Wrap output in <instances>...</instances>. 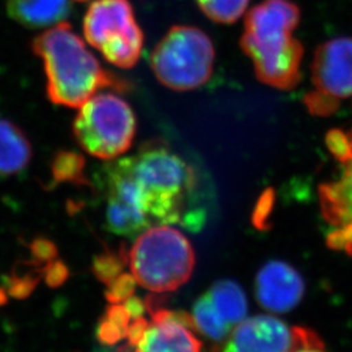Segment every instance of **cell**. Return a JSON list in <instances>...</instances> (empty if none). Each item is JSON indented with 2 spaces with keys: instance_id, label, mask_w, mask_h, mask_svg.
Listing matches in <instances>:
<instances>
[{
  "instance_id": "obj_2",
  "label": "cell",
  "mask_w": 352,
  "mask_h": 352,
  "mask_svg": "<svg viewBox=\"0 0 352 352\" xmlns=\"http://www.w3.org/2000/svg\"><path fill=\"white\" fill-rule=\"evenodd\" d=\"M42 60L47 97L54 104L80 109L102 89L126 91L129 85L104 69L85 42L67 23L51 26L32 45Z\"/></svg>"
},
{
  "instance_id": "obj_15",
  "label": "cell",
  "mask_w": 352,
  "mask_h": 352,
  "mask_svg": "<svg viewBox=\"0 0 352 352\" xmlns=\"http://www.w3.org/2000/svg\"><path fill=\"white\" fill-rule=\"evenodd\" d=\"M208 295L210 296L214 307L231 327L238 325L247 317V296L236 282L231 279H221L210 287Z\"/></svg>"
},
{
  "instance_id": "obj_16",
  "label": "cell",
  "mask_w": 352,
  "mask_h": 352,
  "mask_svg": "<svg viewBox=\"0 0 352 352\" xmlns=\"http://www.w3.org/2000/svg\"><path fill=\"white\" fill-rule=\"evenodd\" d=\"M190 317L193 327L204 337L213 342H223L232 329L214 307L208 292L195 302Z\"/></svg>"
},
{
  "instance_id": "obj_24",
  "label": "cell",
  "mask_w": 352,
  "mask_h": 352,
  "mask_svg": "<svg viewBox=\"0 0 352 352\" xmlns=\"http://www.w3.org/2000/svg\"><path fill=\"white\" fill-rule=\"evenodd\" d=\"M291 352H327L325 351V344L321 340V337L316 333L315 336L305 343L298 346L295 350Z\"/></svg>"
},
{
  "instance_id": "obj_4",
  "label": "cell",
  "mask_w": 352,
  "mask_h": 352,
  "mask_svg": "<svg viewBox=\"0 0 352 352\" xmlns=\"http://www.w3.org/2000/svg\"><path fill=\"white\" fill-rule=\"evenodd\" d=\"M128 263L138 285L164 294L188 282L196 254L190 241L179 230L162 225L141 232L128 253Z\"/></svg>"
},
{
  "instance_id": "obj_6",
  "label": "cell",
  "mask_w": 352,
  "mask_h": 352,
  "mask_svg": "<svg viewBox=\"0 0 352 352\" xmlns=\"http://www.w3.org/2000/svg\"><path fill=\"white\" fill-rule=\"evenodd\" d=\"M72 128L84 151L113 161L131 149L136 136V116L118 94L97 93L80 107Z\"/></svg>"
},
{
  "instance_id": "obj_25",
  "label": "cell",
  "mask_w": 352,
  "mask_h": 352,
  "mask_svg": "<svg viewBox=\"0 0 352 352\" xmlns=\"http://www.w3.org/2000/svg\"><path fill=\"white\" fill-rule=\"evenodd\" d=\"M75 1H88V0H75Z\"/></svg>"
},
{
  "instance_id": "obj_21",
  "label": "cell",
  "mask_w": 352,
  "mask_h": 352,
  "mask_svg": "<svg viewBox=\"0 0 352 352\" xmlns=\"http://www.w3.org/2000/svg\"><path fill=\"white\" fill-rule=\"evenodd\" d=\"M136 279L132 274L122 273L119 277L115 278L107 286L106 299L110 304H122L133 296L136 289Z\"/></svg>"
},
{
  "instance_id": "obj_17",
  "label": "cell",
  "mask_w": 352,
  "mask_h": 352,
  "mask_svg": "<svg viewBox=\"0 0 352 352\" xmlns=\"http://www.w3.org/2000/svg\"><path fill=\"white\" fill-rule=\"evenodd\" d=\"M132 321L133 318L124 304H111L100 320L97 338L106 346H113L122 340H126Z\"/></svg>"
},
{
  "instance_id": "obj_8",
  "label": "cell",
  "mask_w": 352,
  "mask_h": 352,
  "mask_svg": "<svg viewBox=\"0 0 352 352\" xmlns=\"http://www.w3.org/2000/svg\"><path fill=\"white\" fill-rule=\"evenodd\" d=\"M89 45L118 68H133L144 49L141 30L129 0H96L84 17Z\"/></svg>"
},
{
  "instance_id": "obj_5",
  "label": "cell",
  "mask_w": 352,
  "mask_h": 352,
  "mask_svg": "<svg viewBox=\"0 0 352 352\" xmlns=\"http://www.w3.org/2000/svg\"><path fill=\"white\" fill-rule=\"evenodd\" d=\"M215 62L213 42L201 29L173 26L151 52V65L166 88L188 91L212 77Z\"/></svg>"
},
{
  "instance_id": "obj_9",
  "label": "cell",
  "mask_w": 352,
  "mask_h": 352,
  "mask_svg": "<svg viewBox=\"0 0 352 352\" xmlns=\"http://www.w3.org/2000/svg\"><path fill=\"white\" fill-rule=\"evenodd\" d=\"M352 97V38L329 39L315 51L312 88L302 98L307 111L318 118L337 113Z\"/></svg>"
},
{
  "instance_id": "obj_20",
  "label": "cell",
  "mask_w": 352,
  "mask_h": 352,
  "mask_svg": "<svg viewBox=\"0 0 352 352\" xmlns=\"http://www.w3.org/2000/svg\"><path fill=\"white\" fill-rule=\"evenodd\" d=\"M128 263V254L106 252L100 256H96L93 260V273L94 276L109 286L113 279L123 273V269Z\"/></svg>"
},
{
  "instance_id": "obj_11",
  "label": "cell",
  "mask_w": 352,
  "mask_h": 352,
  "mask_svg": "<svg viewBox=\"0 0 352 352\" xmlns=\"http://www.w3.org/2000/svg\"><path fill=\"white\" fill-rule=\"evenodd\" d=\"M151 321L135 352H202V342L193 333L192 317L164 308H148Z\"/></svg>"
},
{
  "instance_id": "obj_19",
  "label": "cell",
  "mask_w": 352,
  "mask_h": 352,
  "mask_svg": "<svg viewBox=\"0 0 352 352\" xmlns=\"http://www.w3.org/2000/svg\"><path fill=\"white\" fill-rule=\"evenodd\" d=\"M202 13L218 24H234L248 8L250 0H196Z\"/></svg>"
},
{
  "instance_id": "obj_13",
  "label": "cell",
  "mask_w": 352,
  "mask_h": 352,
  "mask_svg": "<svg viewBox=\"0 0 352 352\" xmlns=\"http://www.w3.org/2000/svg\"><path fill=\"white\" fill-rule=\"evenodd\" d=\"M69 11V0H7L8 16L30 29L56 25L67 19Z\"/></svg>"
},
{
  "instance_id": "obj_10",
  "label": "cell",
  "mask_w": 352,
  "mask_h": 352,
  "mask_svg": "<svg viewBox=\"0 0 352 352\" xmlns=\"http://www.w3.org/2000/svg\"><path fill=\"white\" fill-rule=\"evenodd\" d=\"M315 330L291 327L274 316L245 317L219 347V352H291L315 336Z\"/></svg>"
},
{
  "instance_id": "obj_18",
  "label": "cell",
  "mask_w": 352,
  "mask_h": 352,
  "mask_svg": "<svg viewBox=\"0 0 352 352\" xmlns=\"http://www.w3.org/2000/svg\"><path fill=\"white\" fill-rule=\"evenodd\" d=\"M85 161L76 151H59L51 162V175L54 183L85 184Z\"/></svg>"
},
{
  "instance_id": "obj_23",
  "label": "cell",
  "mask_w": 352,
  "mask_h": 352,
  "mask_svg": "<svg viewBox=\"0 0 352 352\" xmlns=\"http://www.w3.org/2000/svg\"><path fill=\"white\" fill-rule=\"evenodd\" d=\"M32 253L39 264L51 263L56 257L55 245L47 239H36L32 243Z\"/></svg>"
},
{
  "instance_id": "obj_1",
  "label": "cell",
  "mask_w": 352,
  "mask_h": 352,
  "mask_svg": "<svg viewBox=\"0 0 352 352\" xmlns=\"http://www.w3.org/2000/svg\"><path fill=\"white\" fill-rule=\"evenodd\" d=\"M300 19L292 0H264L245 16L240 47L265 85L292 90L300 82L304 47L294 37Z\"/></svg>"
},
{
  "instance_id": "obj_14",
  "label": "cell",
  "mask_w": 352,
  "mask_h": 352,
  "mask_svg": "<svg viewBox=\"0 0 352 352\" xmlns=\"http://www.w3.org/2000/svg\"><path fill=\"white\" fill-rule=\"evenodd\" d=\"M32 160V145L25 133L12 122L0 119V175L24 171Z\"/></svg>"
},
{
  "instance_id": "obj_7",
  "label": "cell",
  "mask_w": 352,
  "mask_h": 352,
  "mask_svg": "<svg viewBox=\"0 0 352 352\" xmlns=\"http://www.w3.org/2000/svg\"><path fill=\"white\" fill-rule=\"evenodd\" d=\"M337 164L331 179L318 186V204L331 251L352 257V128H333L325 136Z\"/></svg>"
},
{
  "instance_id": "obj_12",
  "label": "cell",
  "mask_w": 352,
  "mask_h": 352,
  "mask_svg": "<svg viewBox=\"0 0 352 352\" xmlns=\"http://www.w3.org/2000/svg\"><path fill=\"white\" fill-rule=\"evenodd\" d=\"M305 292L300 273L283 261H269L258 270L254 294L258 304L273 314H287L295 309Z\"/></svg>"
},
{
  "instance_id": "obj_3",
  "label": "cell",
  "mask_w": 352,
  "mask_h": 352,
  "mask_svg": "<svg viewBox=\"0 0 352 352\" xmlns=\"http://www.w3.org/2000/svg\"><path fill=\"white\" fill-rule=\"evenodd\" d=\"M145 197L154 225H187V200L196 186V174L179 154L162 144H149L123 158Z\"/></svg>"
},
{
  "instance_id": "obj_22",
  "label": "cell",
  "mask_w": 352,
  "mask_h": 352,
  "mask_svg": "<svg viewBox=\"0 0 352 352\" xmlns=\"http://www.w3.org/2000/svg\"><path fill=\"white\" fill-rule=\"evenodd\" d=\"M43 274H45L46 283L50 287H59L67 280V278L69 276V270H68L67 265L62 263V261H58V260L55 261L54 260L45 267Z\"/></svg>"
}]
</instances>
